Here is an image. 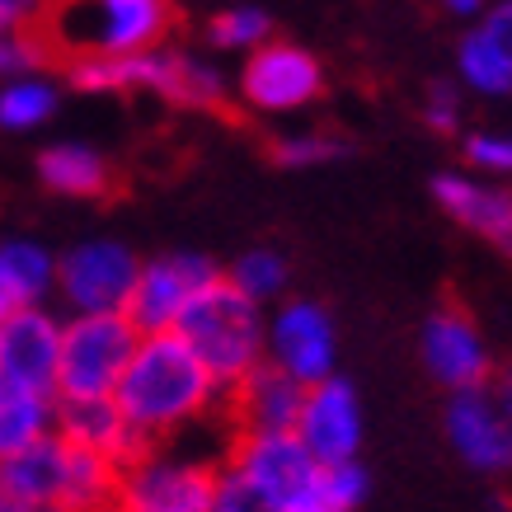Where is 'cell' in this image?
I'll list each match as a JSON object with an SVG mask.
<instances>
[{"mask_svg": "<svg viewBox=\"0 0 512 512\" xmlns=\"http://www.w3.org/2000/svg\"><path fill=\"white\" fill-rule=\"evenodd\" d=\"M419 353H423L428 376H433L447 395L480 390V386H489V376H494V353H489L480 325H475L461 306H437V311L423 320Z\"/></svg>", "mask_w": 512, "mask_h": 512, "instance_id": "4fadbf2b", "label": "cell"}, {"mask_svg": "<svg viewBox=\"0 0 512 512\" xmlns=\"http://www.w3.org/2000/svg\"><path fill=\"white\" fill-rule=\"evenodd\" d=\"M174 334L193 348V357L212 372V381L221 390L240 386L268 357L264 306H254L245 292H235L231 282H226V273L188 306L184 320L174 325Z\"/></svg>", "mask_w": 512, "mask_h": 512, "instance_id": "277c9868", "label": "cell"}, {"mask_svg": "<svg viewBox=\"0 0 512 512\" xmlns=\"http://www.w3.org/2000/svg\"><path fill=\"white\" fill-rule=\"evenodd\" d=\"M301 404H306V386L264 357L240 386L226 390L221 414L231 423V433H296Z\"/></svg>", "mask_w": 512, "mask_h": 512, "instance_id": "2e32d148", "label": "cell"}, {"mask_svg": "<svg viewBox=\"0 0 512 512\" xmlns=\"http://www.w3.org/2000/svg\"><path fill=\"white\" fill-rule=\"evenodd\" d=\"M287 278H292V268H287V259H282L278 249H245L240 259L231 264V273H226V282H231L235 292H245L254 306H268V301H278L282 292H287Z\"/></svg>", "mask_w": 512, "mask_h": 512, "instance_id": "d4e9b609", "label": "cell"}, {"mask_svg": "<svg viewBox=\"0 0 512 512\" xmlns=\"http://www.w3.org/2000/svg\"><path fill=\"white\" fill-rule=\"evenodd\" d=\"M292 512H334V508H325L320 498H311V503H301V508H292Z\"/></svg>", "mask_w": 512, "mask_h": 512, "instance_id": "8d00e7d4", "label": "cell"}, {"mask_svg": "<svg viewBox=\"0 0 512 512\" xmlns=\"http://www.w3.org/2000/svg\"><path fill=\"white\" fill-rule=\"evenodd\" d=\"M57 437L71 447L104 456L113 466H132L137 456H146V442L132 433V423L123 419V409L113 400H57Z\"/></svg>", "mask_w": 512, "mask_h": 512, "instance_id": "ac0fdd59", "label": "cell"}, {"mask_svg": "<svg viewBox=\"0 0 512 512\" xmlns=\"http://www.w3.org/2000/svg\"><path fill=\"white\" fill-rule=\"evenodd\" d=\"M174 0H38V24L52 66L137 57L170 43Z\"/></svg>", "mask_w": 512, "mask_h": 512, "instance_id": "7a4b0ae2", "label": "cell"}, {"mask_svg": "<svg viewBox=\"0 0 512 512\" xmlns=\"http://www.w3.org/2000/svg\"><path fill=\"white\" fill-rule=\"evenodd\" d=\"M433 202L447 212L456 226H466L470 235H480L512 264V193L470 174H437L433 179Z\"/></svg>", "mask_w": 512, "mask_h": 512, "instance_id": "e0dca14e", "label": "cell"}, {"mask_svg": "<svg viewBox=\"0 0 512 512\" xmlns=\"http://www.w3.org/2000/svg\"><path fill=\"white\" fill-rule=\"evenodd\" d=\"M437 5L456 19H484V10H489V0H437Z\"/></svg>", "mask_w": 512, "mask_h": 512, "instance_id": "d590c367", "label": "cell"}, {"mask_svg": "<svg viewBox=\"0 0 512 512\" xmlns=\"http://www.w3.org/2000/svg\"><path fill=\"white\" fill-rule=\"evenodd\" d=\"M296 437L311 447V456L320 466L357 461V451H362V400H357V390L343 376H329L320 386H306Z\"/></svg>", "mask_w": 512, "mask_h": 512, "instance_id": "5bb4252c", "label": "cell"}, {"mask_svg": "<svg viewBox=\"0 0 512 512\" xmlns=\"http://www.w3.org/2000/svg\"><path fill=\"white\" fill-rule=\"evenodd\" d=\"M268 362L301 381V386H320L334 376L339 362V329L334 315L320 301H282L268 315Z\"/></svg>", "mask_w": 512, "mask_h": 512, "instance_id": "8fae6325", "label": "cell"}, {"mask_svg": "<svg viewBox=\"0 0 512 512\" xmlns=\"http://www.w3.org/2000/svg\"><path fill=\"white\" fill-rule=\"evenodd\" d=\"M52 292H57V254L24 235L0 240V320L29 306H47Z\"/></svg>", "mask_w": 512, "mask_h": 512, "instance_id": "ffe728a7", "label": "cell"}, {"mask_svg": "<svg viewBox=\"0 0 512 512\" xmlns=\"http://www.w3.org/2000/svg\"><path fill=\"white\" fill-rule=\"evenodd\" d=\"M217 278L221 268L207 254H193V249L146 259L137 273V287H132V301H127V320L137 325V334H174L184 311Z\"/></svg>", "mask_w": 512, "mask_h": 512, "instance_id": "ba28073f", "label": "cell"}, {"mask_svg": "<svg viewBox=\"0 0 512 512\" xmlns=\"http://www.w3.org/2000/svg\"><path fill=\"white\" fill-rule=\"evenodd\" d=\"M0 512H38V508H19V503H10V498H0Z\"/></svg>", "mask_w": 512, "mask_h": 512, "instance_id": "74e56055", "label": "cell"}, {"mask_svg": "<svg viewBox=\"0 0 512 512\" xmlns=\"http://www.w3.org/2000/svg\"><path fill=\"white\" fill-rule=\"evenodd\" d=\"M451 451L466 461L475 475H512V423L498 414L489 390H461L447 400L442 414Z\"/></svg>", "mask_w": 512, "mask_h": 512, "instance_id": "9a60e30c", "label": "cell"}, {"mask_svg": "<svg viewBox=\"0 0 512 512\" xmlns=\"http://www.w3.org/2000/svg\"><path fill=\"white\" fill-rule=\"evenodd\" d=\"M221 466L245 475L254 489L278 498L287 512L311 503L315 484H320V470H325L296 433H231V447H226Z\"/></svg>", "mask_w": 512, "mask_h": 512, "instance_id": "9c48e42d", "label": "cell"}, {"mask_svg": "<svg viewBox=\"0 0 512 512\" xmlns=\"http://www.w3.org/2000/svg\"><path fill=\"white\" fill-rule=\"evenodd\" d=\"M38 179L43 188L62 193V198H109L118 174L113 165L94 146H80V141H57L38 156Z\"/></svg>", "mask_w": 512, "mask_h": 512, "instance_id": "44dd1931", "label": "cell"}, {"mask_svg": "<svg viewBox=\"0 0 512 512\" xmlns=\"http://www.w3.org/2000/svg\"><path fill=\"white\" fill-rule=\"evenodd\" d=\"M38 24V0H0V38Z\"/></svg>", "mask_w": 512, "mask_h": 512, "instance_id": "836d02e7", "label": "cell"}, {"mask_svg": "<svg viewBox=\"0 0 512 512\" xmlns=\"http://www.w3.org/2000/svg\"><path fill=\"white\" fill-rule=\"evenodd\" d=\"M52 433H57V400L5 390V400H0V461L38 447Z\"/></svg>", "mask_w": 512, "mask_h": 512, "instance_id": "7402d4cb", "label": "cell"}, {"mask_svg": "<svg viewBox=\"0 0 512 512\" xmlns=\"http://www.w3.org/2000/svg\"><path fill=\"white\" fill-rule=\"evenodd\" d=\"M217 470V461L151 447L132 466H123L118 512H207L212 489H217Z\"/></svg>", "mask_w": 512, "mask_h": 512, "instance_id": "52a82bcc", "label": "cell"}, {"mask_svg": "<svg viewBox=\"0 0 512 512\" xmlns=\"http://www.w3.org/2000/svg\"><path fill=\"white\" fill-rule=\"evenodd\" d=\"M423 123L433 127L437 137H456V132H461L466 113H461L456 85H433V90H428V99H423Z\"/></svg>", "mask_w": 512, "mask_h": 512, "instance_id": "1f68e13d", "label": "cell"}, {"mask_svg": "<svg viewBox=\"0 0 512 512\" xmlns=\"http://www.w3.org/2000/svg\"><path fill=\"white\" fill-rule=\"evenodd\" d=\"M57 362H62V315L47 306L0 320V381L19 395L57 400Z\"/></svg>", "mask_w": 512, "mask_h": 512, "instance_id": "7c38bea8", "label": "cell"}, {"mask_svg": "<svg viewBox=\"0 0 512 512\" xmlns=\"http://www.w3.org/2000/svg\"><path fill=\"white\" fill-rule=\"evenodd\" d=\"M62 71L85 94H156L174 109L193 113H221L231 99L217 66L174 47L137 52V57H104V62H71Z\"/></svg>", "mask_w": 512, "mask_h": 512, "instance_id": "3957f363", "label": "cell"}, {"mask_svg": "<svg viewBox=\"0 0 512 512\" xmlns=\"http://www.w3.org/2000/svg\"><path fill=\"white\" fill-rule=\"evenodd\" d=\"M141 259L123 240H80L57 259V292L66 315H127Z\"/></svg>", "mask_w": 512, "mask_h": 512, "instance_id": "8992f818", "label": "cell"}, {"mask_svg": "<svg viewBox=\"0 0 512 512\" xmlns=\"http://www.w3.org/2000/svg\"><path fill=\"white\" fill-rule=\"evenodd\" d=\"M480 29H484V38L498 47V57H503L512 71V0H494V5L484 10Z\"/></svg>", "mask_w": 512, "mask_h": 512, "instance_id": "d6a6232c", "label": "cell"}, {"mask_svg": "<svg viewBox=\"0 0 512 512\" xmlns=\"http://www.w3.org/2000/svg\"><path fill=\"white\" fill-rule=\"evenodd\" d=\"M0 400H5V381H0Z\"/></svg>", "mask_w": 512, "mask_h": 512, "instance_id": "f35d334b", "label": "cell"}, {"mask_svg": "<svg viewBox=\"0 0 512 512\" xmlns=\"http://www.w3.org/2000/svg\"><path fill=\"white\" fill-rule=\"evenodd\" d=\"M43 66H52V57H47L43 38L33 29L5 33V38H0V85H5V80H19V76H38Z\"/></svg>", "mask_w": 512, "mask_h": 512, "instance_id": "f546056e", "label": "cell"}, {"mask_svg": "<svg viewBox=\"0 0 512 512\" xmlns=\"http://www.w3.org/2000/svg\"><path fill=\"white\" fill-rule=\"evenodd\" d=\"M207 512H287V508H282L278 498H268L264 489H254L245 475H235L231 466H221Z\"/></svg>", "mask_w": 512, "mask_h": 512, "instance_id": "f1b7e54d", "label": "cell"}, {"mask_svg": "<svg viewBox=\"0 0 512 512\" xmlns=\"http://www.w3.org/2000/svg\"><path fill=\"white\" fill-rule=\"evenodd\" d=\"M325 90V66L306 47L268 38L240 66V104L254 113H296Z\"/></svg>", "mask_w": 512, "mask_h": 512, "instance_id": "30bf717a", "label": "cell"}, {"mask_svg": "<svg viewBox=\"0 0 512 512\" xmlns=\"http://www.w3.org/2000/svg\"><path fill=\"white\" fill-rule=\"evenodd\" d=\"M66 466H71V447H66L57 433L43 437L38 447L0 461V498H10L19 508L62 512Z\"/></svg>", "mask_w": 512, "mask_h": 512, "instance_id": "d6986e66", "label": "cell"}, {"mask_svg": "<svg viewBox=\"0 0 512 512\" xmlns=\"http://www.w3.org/2000/svg\"><path fill=\"white\" fill-rule=\"evenodd\" d=\"M372 480H367V470L362 461H343V466H325L320 470V484H315V498L334 512H353L362 508V498H367Z\"/></svg>", "mask_w": 512, "mask_h": 512, "instance_id": "83f0119b", "label": "cell"}, {"mask_svg": "<svg viewBox=\"0 0 512 512\" xmlns=\"http://www.w3.org/2000/svg\"><path fill=\"white\" fill-rule=\"evenodd\" d=\"M456 76H461V85H466L470 94H484V99H503V94H512L508 62L498 57V47L484 38L480 24H475V29L461 38V47H456Z\"/></svg>", "mask_w": 512, "mask_h": 512, "instance_id": "cb8c5ba5", "label": "cell"}, {"mask_svg": "<svg viewBox=\"0 0 512 512\" xmlns=\"http://www.w3.org/2000/svg\"><path fill=\"white\" fill-rule=\"evenodd\" d=\"M268 156L278 160L282 170H315V165L348 156V141L334 137V132H287L268 146Z\"/></svg>", "mask_w": 512, "mask_h": 512, "instance_id": "4316f807", "label": "cell"}, {"mask_svg": "<svg viewBox=\"0 0 512 512\" xmlns=\"http://www.w3.org/2000/svg\"><path fill=\"white\" fill-rule=\"evenodd\" d=\"M62 109V90L47 76H19L0 85V132H38Z\"/></svg>", "mask_w": 512, "mask_h": 512, "instance_id": "603a6c76", "label": "cell"}, {"mask_svg": "<svg viewBox=\"0 0 512 512\" xmlns=\"http://www.w3.org/2000/svg\"><path fill=\"white\" fill-rule=\"evenodd\" d=\"M461 151L480 174H512V132H466Z\"/></svg>", "mask_w": 512, "mask_h": 512, "instance_id": "4dcf8cb0", "label": "cell"}, {"mask_svg": "<svg viewBox=\"0 0 512 512\" xmlns=\"http://www.w3.org/2000/svg\"><path fill=\"white\" fill-rule=\"evenodd\" d=\"M137 343L141 334L127 315H66L62 362H57V400H113Z\"/></svg>", "mask_w": 512, "mask_h": 512, "instance_id": "5b68a950", "label": "cell"}, {"mask_svg": "<svg viewBox=\"0 0 512 512\" xmlns=\"http://www.w3.org/2000/svg\"><path fill=\"white\" fill-rule=\"evenodd\" d=\"M113 404L123 409V419L146 447H160L174 433L217 414L226 404V390L212 381V372L179 334H141L137 353L113 390Z\"/></svg>", "mask_w": 512, "mask_h": 512, "instance_id": "6da1fadb", "label": "cell"}, {"mask_svg": "<svg viewBox=\"0 0 512 512\" xmlns=\"http://www.w3.org/2000/svg\"><path fill=\"white\" fill-rule=\"evenodd\" d=\"M273 38V19L254 5H235V10H221V15L207 19V43L221 47V52H254Z\"/></svg>", "mask_w": 512, "mask_h": 512, "instance_id": "484cf974", "label": "cell"}, {"mask_svg": "<svg viewBox=\"0 0 512 512\" xmlns=\"http://www.w3.org/2000/svg\"><path fill=\"white\" fill-rule=\"evenodd\" d=\"M489 400L498 404V414H503V419L512 423V362L508 367H494V376H489Z\"/></svg>", "mask_w": 512, "mask_h": 512, "instance_id": "e575fe53", "label": "cell"}]
</instances>
